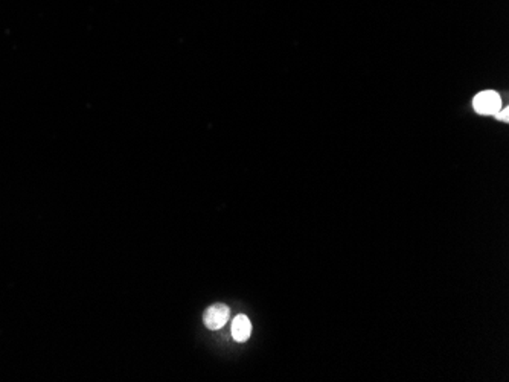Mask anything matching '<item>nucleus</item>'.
I'll list each match as a JSON object with an SVG mask.
<instances>
[{
    "instance_id": "obj_3",
    "label": "nucleus",
    "mask_w": 509,
    "mask_h": 382,
    "mask_svg": "<svg viewBox=\"0 0 509 382\" xmlns=\"http://www.w3.org/2000/svg\"><path fill=\"white\" fill-rule=\"evenodd\" d=\"M250 332H252V325H250V320L246 315H237L232 321V337L237 339V342L243 343L249 339Z\"/></svg>"
},
{
    "instance_id": "obj_4",
    "label": "nucleus",
    "mask_w": 509,
    "mask_h": 382,
    "mask_svg": "<svg viewBox=\"0 0 509 382\" xmlns=\"http://www.w3.org/2000/svg\"><path fill=\"white\" fill-rule=\"evenodd\" d=\"M496 118H497V119H502L503 122H508V119H509V110H508V109H503L502 112L499 110V112L496 113Z\"/></svg>"
},
{
    "instance_id": "obj_2",
    "label": "nucleus",
    "mask_w": 509,
    "mask_h": 382,
    "mask_svg": "<svg viewBox=\"0 0 509 382\" xmlns=\"http://www.w3.org/2000/svg\"><path fill=\"white\" fill-rule=\"evenodd\" d=\"M230 317V311L226 305L223 303H219V305H214L211 306L209 310L205 311V315H203V321L207 329L211 330H216V329H221L224 325H226L228 320Z\"/></svg>"
},
{
    "instance_id": "obj_1",
    "label": "nucleus",
    "mask_w": 509,
    "mask_h": 382,
    "mask_svg": "<svg viewBox=\"0 0 509 382\" xmlns=\"http://www.w3.org/2000/svg\"><path fill=\"white\" fill-rule=\"evenodd\" d=\"M474 110L479 114H496L500 109H502V99L500 95L492 90L480 91L479 95H475L474 101Z\"/></svg>"
}]
</instances>
